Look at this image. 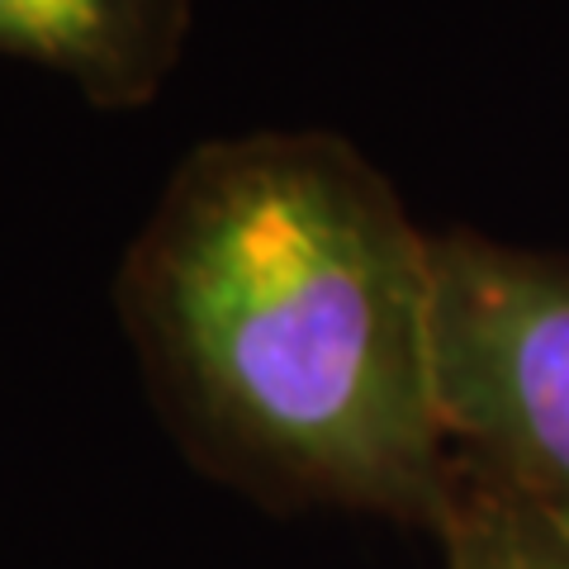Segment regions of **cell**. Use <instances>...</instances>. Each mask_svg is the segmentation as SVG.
Returning a JSON list of instances; mask_svg holds the SVG:
<instances>
[{
  "label": "cell",
  "mask_w": 569,
  "mask_h": 569,
  "mask_svg": "<svg viewBox=\"0 0 569 569\" xmlns=\"http://www.w3.org/2000/svg\"><path fill=\"white\" fill-rule=\"evenodd\" d=\"M347 138H209L167 176L114 276L171 441L266 508L441 522L437 257Z\"/></svg>",
  "instance_id": "cell-1"
},
{
  "label": "cell",
  "mask_w": 569,
  "mask_h": 569,
  "mask_svg": "<svg viewBox=\"0 0 569 569\" xmlns=\"http://www.w3.org/2000/svg\"><path fill=\"white\" fill-rule=\"evenodd\" d=\"M432 257L451 451L569 531V252L451 228Z\"/></svg>",
  "instance_id": "cell-2"
},
{
  "label": "cell",
  "mask_w": 569,
  "mask_h": 569,
  "mask_svg": "<svg viewBox=\"0 0 569 569\" xmlns=\"http://www.w3.org/2000/svg\"><path fill=\"white\" fill-rule=\"evenodd\" d=\"M194 0H0V58L67 77L96 110H142L181 67Z\"/></svg>",
  "instance_id": "cell-3"
},
{
  "label": "cell",
  "mask_w": 569,
  "mask_h": 569,
  "mask_svg": "<svg viewBox=\"0 0 569 569\" xmlns=\"http://www.w3.org/2000/svg\"><path fill=\"white\" fill-rule=\"evenodd\" d=\"M437 541L441 569H569V531L460 456Z\"/></svg>",
  "instance_id": "cell-4"
}]
</instances>
